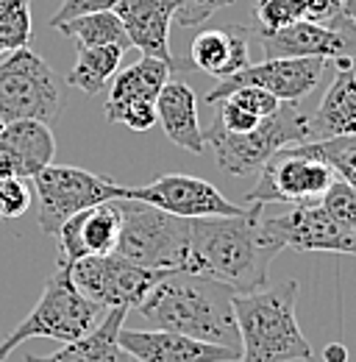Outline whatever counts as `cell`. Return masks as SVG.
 <instances>
[{"mask_svg":"<svg viewBox=\"0 0 356 362\" xmlns=\"http://www.w3.org/2000/svg\"><path fill=\"white\" fill-rule=\"evenodd\" d=\"M284 245L262 226V204H248L242 215L189 221L186 271L228 284L234 293L267 287L270 262Z\"/></svg>","mask_w":356,"mask_h":362,"instance_id":"6da1fadb","label":"cell"},{"mask_svg":"<svg viewBox=\"0 0 356 362\" xmlns=\"http://www.w3.org/2000/svg\"><path fill=\"white\" fill-rule=\"evenodd\" d=\"M234 290L209 276L189 271L165 273L136 307L150 329L178 332L203 343L239 351V329L234 317Z\"/></svg>","mask_w":356,"mask_h":362,"instance_id":"7a4b0ae2","label":"cell"},{"mask_svg":"<svg viewBox=\"0 0 356 362\" xmlns=\"http://www.w3.org/2000/svg\"><path fill=\"white\" fill-rule=\"evenodd\" d=\"M298 281H284L273 290L237 293L234 317L239 329L237 362H312L298 315Z\"/></svg>","mask_w":356,"mask_h":362,"instance_id":"3957f363","label":"cell"},{"mask_svg":"<svg viewBox=\"0 0 356 362\" xmlns=\"http://www.w3.org/2000/svg\"><path fill=\"white\" fill-rule=\"evenodd\" d=\"M106 315L103 307H97L95 301H89L87 296L73 284L70 265L64 259L56 262V271L47 279L42 290V298L37 301V307L31 310V315L25 317L11 334L3 337L0 343V362L8 360V354L23 346L25 340L34 337H50V340H78L89 334Z\"/></svg>","mask_w":356,"mask_h":362,"instance_id":"277c9868","label":"cell"},{"mask_svg":"<svg viewBox=\"0 0 356 362\" xmlns=\"http://www.w3.org/2000/svg\"><path fill=\"white\" fill-rule=\"evenodd\" d=\"M123 215L114 254L150 271H186L189 262V221L162 212L150 204L114 198Z\"/></svg>","mask_w":356,"mask_h":362,"instance_id":"5b68a950","label":"cell"},{"mask_svg":"<svg viewBox=\"0 0 356 362\" xmlns=\"http://www.w3.org/2000/svg\"><path fill=\"white\" fill-rule=\"evenodd\" d=\"M206 145L215 148L218 165L231 176H251L259 173L267 159L290 145L309 142V112L301 103H281L275 115L265 117L248 134H228L212 120L203 132Z\"/></svg>","mask_w":356,"mask_h":362,"instance_id":"8992f818","label":"cell"},{"mask_svg":"<svg viewBox=\"0 0 356 362\" xmlns=\"http://www.w3.org/2000/svg\"><path fill=\"white\" fill-rule=\"evenodd\" d=\"M61 87L40 53L20 47L0 62V120L53 123L61 112Z\"/></svg>","mask_w":356,"mask_h":362,"instance_id":"52a82bcc","label":"cell"},{"mask_svg":"<svg viewBox=\"0 0 356 362\" xmlns=\"http://www.w3.org/2000/svg\"><path fill=\"white\" fill-rule=\"evenodd\" d=\"M31 187L40 206V228L53 237L73 215L120 198V181L70 165H47L31 179Z\"/></svg>","mask_w":356,"mask_h":362,"instance_id":"ba28073f","label":"cell"},{"mask_svg":"<svg viewBox=\"0 0 356 362\" xmlns=\"http://www.w3.org/2000/svg\"><path fill=\"white\" fill-rule=\"evenodd\" d=\"M73 284L103 310H136L156 287L165 271H150L129 262L120 254L84 257L70 265Z\"/></svg>","mask_w":356,"mask_h":362,"instance_id":"9c48e42d","label":"cell"},{"mask_svg":"<svg viewBox=\"0 0 356 362\" xmlns=\"http://www.w3.org/2000/svg\"><path fill=\"white\" fill-rule=\"evenodd\" d=\"M337 181V173L328 162L304 153L298 145L275 151L259 168L256 187L245 195L248 204H309L323 198L326 189Z\"/></svg>","mask_w":356,"mask_h":362,"instance_id":"30bf717a","label":"cell"},{"mask_svg":"<svg viewBox=\"0 0 356 362\" xmlns=\"http://www.w3.org/2000/svg\"><path fill=\"white\" fill-rule=\"evenodd\" d=\"M120 198H131L150 204L162 212H170L176 218H228V215H242L248 209L228 201L220 189L206 179L198 176H184V173H165L159 179L142 187H123L120 184Z\"/></svg>","mask_w":356,"mask_h":362,"instance_id":"8fae6325","label":"cell"},{"mask_svg":"<svg viewBox=\"0 0 356 362\" xmlns=\"http://www.w3.org/2000/svg\"><path fill=\"white\" fill-rule=\"evenodd\" d=\"M326 59H265L262 64H248L245 70L222 78L215 90L206 92V103H218L239 87H262L281 103H301L320 84Z\"/></svg>","mask_w":356,"mask_h":362,"instance_id":"7c38bea8","label":"cell"},{"mask_svg":"<svg viewBox=\"0 0 356 362\" xmlns=\"http://www.w3.org/2000/svg\"><path fill=\"white\" fill-rule=\"evenodd\" d=\"M265 59H343L356 53L354 23L340 14L328 25L301 20L273 34H256Z\"/></svg>","mask_w":356,"mask_h":362,"instance_id":"4fadbf2b","label":"cell"},{"mask_svg":"<svg viewBox=\"0 0 356 362\" xmlns=\"http://www.w3.org/2000/svg\"><path fill=\"white\" fill-rule=\"evenodd\" d=\"M262 226L270 237H275L284 248L295 251H323V254H351L356 257V237L345 234L334 223V218L317 204H298L295 209L262 218Z\"/></svg>","mask_w":356,"mask_h":362,"instance_id":"5bb4252c","label":"cell"},{"mask_svg":"<svg viewBox=\"0 0 356 362\" xmlns=\"http://www.w3.org/2000/svg\"><path fill=\"white\" fill-rule=\"evenodd\" d=\"M120 349L136 362H237L239 351L165 329H120Z\"/></svg>","mask_w":356,"mask_h":362,"instance_id":"9a60e30c","label":"cell"},{"mask_svg":"<svg viewBox=\"0 0 356 362\" xmlns=\"http://www.w3.org/2000/svg\"><path fill=\"white\" fill-rule=\"evenodd\" d=\"M112 11L123 23L129 45L139 47L142 56L159 59L173 70L192 67L186 59H176L170 50V23L176 17V6L170 0H117Z\"/></svg>","mask_w":356,"mask_h":362,"instance_id":"2e32d148","label":"cell"},{"mask_svg":"<svg viewBox=\"0 0 356 362\" xmlns=\"http://www.w3.org/2000/svg\"><path fill=\"white\" fill-rule=\"evenodd\" d=\"M120 223H123V215H120L117 201H106V204H97L92 209L73 215L56 234L59 237V259L73 265L84 257L112 254L117 248Z\"/></svg>","mask_w":356,"mask_h":362,"instance_id":"e0dca14e","label":"cell"},{"mask_svg":"<svg viewBox=\"0 0 356 362\" xmlns=\"http://www.w3.org/2000/svg\"><path fill=\"white\" fill-rule=\"evenodd\" d=\"M337 70L317 112L309 115V142L356 136V70L351 56L334 59Z\"/></svg>","mask_w":356,"mask_h":362,"instance_id":"ac0fdd59","label":"cell"},{"mask_svg":"<svg viewBox=\"0 0 356 362\" xmlns=\"http://www.w3.org/2000/svg\"><path fill=\"white\" fill-rule=\"evenodd\" d=\"M251 28L234 25V28H206L192 40L189 50V64L215 76V78H228L251 64L248 59V40Z\"/></svg>","mask_w":356,"mask_h":362,"instance_id":"d6986e66","label":"cell"},{"mask_svg":"<svg viewBox=\"0 0 356 362\" xmlns=\"http://www.w3.org/2000/svg\"><path fill=\"white\" fill-rule=\"evenodd\" d=\"M0 151L11 159L17 179H34L40 170L53 165L56 139L47 123L40 120H11L0 136Z\"/></svg>","mask_w":356,"mask_h":362,"instance_id":"ffe728a7","label":"cell"},{"mask_svg":"<svg viewBox=\"0 0 356 362\" xmlns=\"http://www.w3.org/2000/svg\"><path fill=\"white\" fill-rule=\"evenodd\" d=\"M156 117L165 129V134L170 136L176 145L192 151V153H203L206 151V139L203 129L198 123V98L181 81H167L159 98H156Z\"/></svg>","mask_w":356,"mask_h":362,"instance_id":"44dd1931","label":"cell"},{"mask_svg":"<svg viewBox=\"0 0 356 362\" xmlns=\"http://www.w3.org/2000/svg\"><path fill=\"white\" fill-rule=\"evenodd\" d=\"M126 315L129 310H106L103 320L89 334L64 343V349H59L56 354L25 357V362H131L117 343V334L126 326Z\"/></svg>","mask_w":356,"mask_h":362,"instance_id":"7402d4cb","label":"cell"},{"mask_svg":"<svg viewBox=\"0 0 356 362\" xmlns=\"http://www.w3.org/2000/svg\"><path fill=\"white\" fill-rule=\"evenodd\" d=\"M170 73H173L170 64L150 59V56H142L131 67L120 70L112 81V90H109L106 115H112L129 103H156L162 87L170 81Z\"/></svg>","mask_w":356,"mask_h":362,"instance_id":"603a6c76","label":"cell"},{"mask_svg":"<svg viewBox=\"0 0 356 362\" xmlns=\"http://www.w3.org/2000/svg\"><path fill=\"white\" fill-rule=\"evenodd\" d=\"M78 62L67 76V84L76 90L97 95L103 87L117 76V67L123 62V45H100V47H76Z\"/></svg>","mask_w":356,"mask_h":362,"instance_id":"cb8c5ba5","label":"cell"},{"mask_svg":"<svg viewBox=\"0 0 356 362\" xmlns=\"http://www.w3.org/2000/svg\"><path fill=\"white\" fill-rule=\"evenodd\" d=\"M59 34L73 40L76 47H100V45H123L129 47V37L123 31V23L114 11H95V14H81L67 23L56 25Z\"/></svg>","mask_w":356,"mask_h":362,"instance_id":"d4e9b609","label":"cell"},{"mask_svg":"<svg viewBox=\"0 0 356 362\" xmlns=\"http://www.w3.org/2000/svg\"><path fill=\"white\" fill-rule=\"evenodd\" d=\"M34 34L31 0H0V47L20 50L28 47Z\"/></svg>","mask_w":356,"mask_h":362,"instance_id":"484cf974","label":"cell"},{"mask_svg":"<svg viewBox=\"0 0 356 362\" xmlns=\"http://www.w3.org/2000/svg\"><path fill=\"white\" fill-rule=\"evenodd\" d=\"M307 20V0H259L254 11V34H273Z\"/></svg>","mask_w":356,"mask_h":362,"instance_id":"4316f807","label":"cell"},{"mask_svg":"<svg viewBox=\"0 0 356 362\" xmlns=\"http://www.w3.org/2000/svg\"><path fill=\"white\" fill-rule=\"evenodd\" d=\"M320 206L334 218V223L343 228L345 234L356 237V187L337 176V181L326 189Z\"/></svg>","mask_w":356,"mask_h":362,"instance_id":"83f0119b","label":"cell"},{"mask_svg":"<svg viewBox=\"0 0 356 362\" xmlns=\"http://www.w3.org/2000/svg\"><path fill=\"white\" fill-rule=\"evenodd\" d=\"M298 148L304 153H309V156L328 162L340 179L356 187V148H337L331 142H301Z\"/></svg>","mask_w":356,"mask_h":362,"instance_id":"f1b7e54d","label":"cell"},{"mask_svg":"<svg viewBox=\"0 0 356 362\" xmlns=\"http://www.w3.org/2000/svg\"><path fill=\"white\" fill-rule=\"evenodd\" d=\"M34 204V187L25 179H0V221L23 218Z\"/></svg>","mask_w":356,"mask_h":362,"instance_id":"f546056e","label":"cell"},{"mask_svg":"<svg viewBox=\"0 0 356 362\" xmlns=\"http://www.w3.org/2000/svg\"><path fill=\"white\" fill-rule=\"evenodd\" d=\"M176 6V17L173 23L184 25V28H195L201 23H206L215 11L234 6V0H170Z\"/></svg>","mask_w":356,"mask_h":362,"instance_id":"4dcf8cb0","label":"cell"},{"mask_svg":"<svg viewBox=\"0 0 356 362\" xmlns=\"http://www.w3.org/2000/svg\"><path fill=\"white\" fill-rule=\"evenodd\" d=\"M234 103H239L242 109H248L251 115H256V117H270V115H275L278 112V106H281V100L273 95V92L262 90V87H239V90H234L228 95Z\"/></svg>","mask_w":356,"mask_h":362,"instance_id":"1f68e13d","label":"cell"},{"mask_svg":"<svg viewBox=\"0 0 356 362\" xmlns=\"http://www.w3.org/2000/svg\"><path fill=\"white\" fill-rule=\"evenodd\" d=\"M117 6V0H61L59 11L50 17V25L56 28L59 23H67L73 17H81V14H95V11H112Z\"/></svg>","mask_w":356,"mask_h":362,"instance_id":"d6a6232c","label":"cell"},{"mask_svg":"<svg viewBox=\"0 0 356 362\" xmlns=\"http://www.w3.org/2000/svg\"><path fill=\"white\" fill-rule=\"evenodd\" d=\"M323 360L326 362H348V349H345L343 343H331V346H326Z\"/></svg>","mask_w":356,"mask_h":362,"instance_id":"836d02e7","label":"cell"},{"mask_svg":"<svg viewBox=\"0 0 356 362\" xmlns=\"http://www.w3.org/2000/svg\"><path fill=\"white\" fill-rule=\"evenodd\" d=\"M343 14L354 23V28H356V0H343Z\"/></svg>","mask_w":356,"mask_h":362,"instance_id":"e575fe53","label":"cell"},{"mask_svg":"<svg viewBox=\"0 0 356 362\" xmlns=\"http://www.w3.org/2000/svg\"><path fill=\"white\" fill-rule=\"evenodd\" d=\"M3 129H6V123H3V120H0V136H3Z\"/></svg>","mask_w":356,"mask_h":362,"instance_id":"d590c367","label":"cell"},{"mask_svg":"<svg viewBox=\"0 0 356 362\" xmlns=\"http://www.w3.org/2000/svg\"><path fill=\"white\" fill-rule=\"evenodd\" d=\"M0 53H3V47H0Z\"/></svg>","mask_w":356,"mask_h":362,"instance_id":"8d00e7d4","label":"cell"},{"mask_svg":"<svg viewBox=\"0 0 356 362\" xmlns=\"http://www.w3.org/2000/svg\"><path fill=\"white\" fill-rule=\"evenodd\" d=\"M354 56H356V53H354Z\"/></svg>","mask_w":356,"mask_h":362,"instance_id":"74e56055","label":"cell"}]
</instances>
